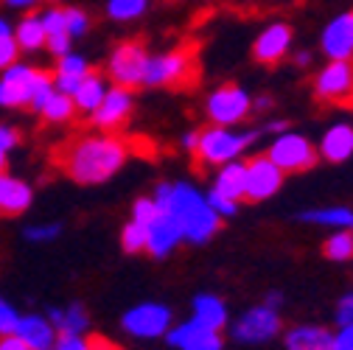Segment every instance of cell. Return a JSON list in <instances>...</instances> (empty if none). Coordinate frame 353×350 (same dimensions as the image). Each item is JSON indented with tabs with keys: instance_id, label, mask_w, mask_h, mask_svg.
<instances>
[{
	"instance_id": "obj_45",
	"label": "cell",
	"mask_w": 353,
	"mask_h": 350,
	"mask_svg": "<svg viewBox=\"0 0 353 350\" xmlns=\"http://www.w3.org/2000/svg\"><path fill=\"white\" fill-rule=\"evenodd\" d=\"M0 350H34V347L23 342L17 333H6V336H0Z\"/></svg>"
},
{
	"instance_id": "obj_10",
	"label": "cell",
	"mask_w": 353,
	"mask_h": 350,
	"mask_svg": "<svg viewBox=\"0 0 353 350\" xmlns=\"http://www.w3.org/2000/svg\"><path fill=\"white\" fill-rule=\"evenodd\" d=\"M123 331L138 336V339H157V336H165L168 328H171V309L163 302H141L135 309H129L121 320Z\"/></svg>"
},
{
	"instance_id": "obj_6",
	"label": "cell",
	"mask_w": 353,
	"mask_h": 350,
	"mask_svg": "<svg viewBox=\"0 0 353 350\" xmlns=\"http://www.w3.org/2000/svg\"><path fill=\"white\" fill-rule=\"evenodd\" d=\"M149 51L141 39H126L121 45L112 48L110 54V62H107V76L112 79V84L118 87H143V79H146V65H149Z\"/></svg>"
},
{
	"instance_id": "obj_53",
	"label": "cell",
	"mask_w": 353,
	"mask_h": 350,
	"mask_svg": "<svg viewBox=\"0 0 353 350\" xmlns=\"http://www.w3.org/2000/svg\"><path fill=\"white\" fill-rule=\"evenodd\" d=\"M6 154H9V152H3V149H0V171H6V165H9Z\"/></svg>"
},
{
	"instance_id": "obj_32",
	"label": "cell",
	"mask_w": 353,
	"mask_h": 350,
	"mask_svg": "<svg viewBox=\"0 0 353 350\" xmlns=\"http://www.w3.org/2000/svg\"><path fill=\"white\" fill-rule=\"evenodd\" d=\"M90 62H87L84 56L79 54H65L57 59V68H54V76H73V79H84L87 73H90Z\"/></svg>"
},
{
	"instance_id": "obj_16",
	"label": "cell",
	"mask_w": 353,
	"mask_h": 350,
	"mask_svg": "<svg viewBox=\"0 0 353 350\" xmlns=\"http://www.w3.org/2000/svg\"><path fill=\"white\" fill-rule=\"evenodd\" d=\"M149 227V238H146V252L154 255V258H165L174 247H180L185 238H183V227L180 222L160 207V213L152 218V222L146 225Z\"/></svg>"
},
{
	"instance_id": "obj_43",
	"label": "cell",
	"mask_w": 353,
	"mask_h": 350,
	"mask_svg": "<svg viewBox=\"0 0 353 350\" xmlns=\"http://www.w3.org/2000/svg\"><path fill=\"white\" fill-rule=\"evenodd\" d=\"M20 143V132L9 123H0V149L3 152H12L14 146Z\"/></svg>"
},
{
	"instance_id": "obj_8",
	"label": "cell",
	"mask_w": 353,
	"mask_h": 350,
	"mask_svg": "<svg viewBox=\"0 0 353 350\" xmlns=\"http://www.w3.org/2000/svg\"><path fill=\"white\" fill-rule=\"evenodd\" d=\"M267 157L283 171V174H297V171H308V168H314V163L320 160V152L317 146L297 135V132H281L275 135V141L270 143L267 149Z\"/></svg>"
},
{
	"instance_id": "obj_55",
	"label": "cell",
	"mask_w": 353,
	"mask_h": 350,
	"mask_svg": "<svg viewBox=\"0 0 353 350\" xmlns=\"http://www.w3.org/2000/svg\"><path fill=\"white\" fill-rule=\"evenodd\" d=\"M51 350H54V347H51Z\"/></svg>"
},
{
	"instance_id": "obj_31",
	"label": "cell",
	"mask_w": 353,
	"mask_h": 350,
	"mask_svg": "<svg viewBox=\"0 0 353 350\" xmlns=\"http://www.w3.org/2000/svg\"><path fill=\"white\" fill-rule=\"evenodd\" d=\"M149 6V0H110L107 3V14L118 23H129V20H135L146 12Z\"/></svg>"
},
{
	"instance_id": "obj_46",
	"label": "cell",
	"mask_w": 353,
	"mask_h": 350,
	"mask_svg": "<svg viewBox=\"0 0 353 350\" xmlns=\"http://www.w3.org/2000/svg\"><path fill=\"white\" fill-rule=\"evenodd\" d=\"M90 350H121V347L104 336H90Z\"/></svg>"
},
{
	"instance_id": "obj_3",
	"label": "cell",
	"mask_w": 353,
	"mask_h": 350,
	"mask_svg": "<svg viewBox=\"0 0 353 350\" xmlns=\"http://www.w3.org/2000/svg\"><path fill=\"white\" fill-rule=\"evenodd\" d=\"M54 90H57L54 73L14 62L12 68L3 70V76H0V107L39 112Z\"/></svg>"
},
{
	"instance_id": "obj_33",
	"label": "cell",
	"mask_w": 353,
	"mask_h": 350,
	"mask_svg": "<svg viewBox=\"0 0 353 350\" xmlns=\"http://www.w3.org/2000/svg\"><path fill=\"white\" fill-rule=\"evenodd\" d=\"M157 213H160V207H157L154 196H138L135 205H132V218H135V222H143V225H149Z\"/></svg>"
},
{
	"instance_id": "obj_4",
	"label": "cell",
	"mask_w": 353,
	"mask_h": 350,
	"mask_svg": "<svg viewBox=\"0 0 353 350\" xmlns=\"http://www.w3.org/2000/svg\"><path fill=\"white\" fill-rule=\"evenodd\" d=\"M255 141H258V129H241V132H236V129H230V126L210 123L208 129H202V132H199V146H196L194 157L205 168L208 165L222 168L225 163L239 160L241 152L250 149Z\"/></svg>"
},
{
	"instance_id": "obj_40",
	"label": "cell",
	"mask_w": 353,
	"mask_h": 350,
	"mask_svg": "<svg viewBox=\"0 0 353 350\" xmlns=\"http://www.w3.org/2000/svg\"><path fill=\"white\" fill-rule=\"evenodd\" d=\"M208 202H210V207L222 216V218H228V216H236V210H239V202H233V199H228V196H219V194H213V191H208Z\"/></svg>"
},
{
	"instance_id": "obj_23",
	"label": "cell",
	"mask_w": 353,
	"mask_h": 350,
	"mask_svg": "<svg viewBox=\"0 0 353 350\" xmlns=\"http://www.w3.org/2000/svg\"><path fill=\"white\" fill-rule=\"evenodd\" d=\"M191 314H194V320H199V322H205V325H210L216 331H222V328L230 325L228 305H225V300L219 294H208V291L196 294L191 300Z\"/></svg>"
},
{
	"instance_id": "obj_1",
	"label": "cell",
	"mask_w": 353,
	"mask_h": 350,
	"mask_svg": "<svg viewBox=\"0 0 353 350\" xmlns=\"http://www.w3.org/2000/svg\"><path fill=\"white\" fill-rule=\"evenodd\" d=\"M129 160V143L115 132L81 135L54 152V163L76 185H101L112 180Z\"/></svg>"
},
{
	"instance_id": "obj_12",
	"label": "cell",
	"mask_w": 353,
	"mask_h": 350,
	"mask_svg": "<svg viewBox=\"0 0 353 350\" xmlns=\"http://www.w3.org/2000/svg\"><path fill=\"white\" fill-rule=\"evenodd\" d=\"M283 177H286V174L267 154H255L252 160H247V191H244V199L247 202H267V199H272L281 191Z\"/></svg>"
},
{
	"instance_id": "obj_17",
	"label": "cell",
	"mask_w": 353,
	"mask_h": 350,
	"mask_svg": "<svg viewBox=\"0 0 353 350\" xmlns=\"http://www.w3.org/2000/svg\"><path fill=\"white\" fill-rule=\"evenodd\" d=\"M320 48L328 59H353V12H345L325 25Z\"/></svg>"
},
{
	"instance_id": "obj_30",
	"label": "cell",
	"mask_w": 353,
	"mask_h": 350,
	"mask_svg": "<svg viewBox=\"0 0 353 350\" xmlns=\"http://www.w3.org/2000/svg\"><path fill=\"white\" fill-rule=\"evenodd\" d=\"M323 255L328 260H350L353 258V233L350 230H336L323 241Z\"/></svg>"
},
{
	"instance_id": "obj_27",
	"label": "cell",
	"mask_w": 353,
	"mask_h": 350,
	"mask_svg": "<svg viewBox=\"0 0 353 350\" xmlns=\"http://www.w3.org/2000/svg\"><path fill=\"white\" fill-rule=\"evenodd\" d=\"M46 25H42V17L39 14H26L17 28H14V39H17V45L20 51L31 54V51H39V48H46Z\"/></svg>"
},
{
	"instance_id": "obj_42",
	"label": "cell",
	"mask_w": 353,
	"mask_h": 350,
	"mask_svg": "<svg viewBox=\"0 0 353 350\" xmlns=\"http://www.w3.org/2000/svg\"><path fill=\"white\" fill-rule=\"evenodd\" d=\"M70 34L65 31V34H51V37H46V48L59 59V56H65V54H70Z\"/></svg>"
},
{
	"instance_id": "obj_20",
	"label": "cell",
	"mask_w": 353,
	"mask_h": 350,
	"mask_svg": "<svg viewBox=\"0 0 353 350\" xmlns=\"http://www.w3.org/2000/svg\"><path fill=\"white\" fill-rule=\"evenodd\" d=\"M210 191L219 194V196H228L233 202H241L244 199V191H247V163L244 160L225 163L222 168L216 171Z\"/></svg>"
},
{
	"instance_id": "obj_15",
	"label": "cell",
	"mask_w": 353,
	"mask_h": 350,
	"mask_svg": "<svg viewBox=\"0 0 353 350\" xmlns=\"http://www.w3.org/2000/svg\"><path fill=\"white\" fill-rule=\"evenodd\" d=\"M292 39H294L292 25H286V23H272V25H267V28L258 34L255 45H252L255 62H261V65H278L281 59L289 56Z\"/></svg>"
},
{
	"instance_id": "obj_49",
	"label": "cell",
	"mask_w": 353,
	"mask_h": 350,
	"mask_svg": "<svg viewBox=\"0 0 353 350\" xmlns=\"http://www.w3.org/2000/svg\"><path fill=\"white\" fill-rule=\"evenodd\" d=\"M263 302L281 311V305H283V294H281V291H267V294H263Z\"/></svg>"
},
{
	"instance_id": "obj_24",
	"label": "cell",
	"mask_w": 353,
	"mask_h": 350,
	"mask_svg": "<svg viewBox=\"0 0 353 350\" xmlns=\"http://www.w3.org/2000/svg\"><path fill=\"white\" fill-rule=\"evenodd\" d=\"M107 81H104V76L101 73H96V70H90L87 73V79L79 84V90L70 96L73 99V104H76V110L79 112H96V107L101 104V99L107 96Z\"/></svg>"
},
{
	"instance_id": "obj_25",
	"label": "cell",
	"mask_w": 353,
	"mask_h": 350,
	"mask_svg": "<svg viewBox=\"0 0 353 350\" xmlns=\"http://www.w3.org/2000/svg\"><path fill=\"white\" fill-rule=\"evenodd\" d=\"M46 317L51 320V325L59 333H84L87 325H90V314H87V309L79 302H70L68 309H48Z\"/></svg>"
},
{
	"instance_id": "obj_19",
	"label": "cell",
	"mask_w": 353,
	"mask_h": 350,
	"mask_svg": "<svg viewBox=\"0 0 353 350\" xmlns=\"http://www.w3.org/2000/svg\"><path fill=\"white\" fill-rule=\"evenodd\" d=\"M317 152H320V157H323L325 163H334V165L350 160V157H353V126H350V123H336V126H331L328 132L323 135Z\"/></svg>"
},
{
	"instance_id": "obj_44",
	"label": "cell",
	"mask_w": 353,
	"mask_h": 350,
	"mask_svg": "<svg viewBox=\"0 0 353 350\" xmlns=\"http://www.w3.org/2000/svg\"><path fill=\"white\" fill-rule=\"evenodd\" d=\"M334 347L336 350H353V322L339 325V331L334 333Z\"/></svg>"
},
{
	"instance_id": "obj_52",
	"label": "cell",
	"mask_w": 353,
	"mask_h": 350,
	"mask_svg": "<svg viewBox=\"0 0 353 350\" xmlns=\"http://www.w3.org/2000/svg\"><path fill=\"white\" fill-rule=\"evenodd\" d=\"M6 34H14V28H12V23L6 17H0V37H6Z\"/></svg>"
},
{
	"instance_id": "obj_50",
	"label": "cell",
	"mask_w": 353,
	"mask_h": 350,
	"mask_svg": "<svg viewBox=\"0 0 353 350\" xmlns=\"http://www.w3.org/2000/svg\"><path fill=\"white\" fill-rule=\"evenodd\" d=\"M294 65L297 68H308V65H312V54H308V51H297L294 54Z\"/></svg>"
},
{
	"instance_id": "obj_9",
	"label": "cell",
	"mask_w": 353,
	"mask_h": 350,
	"mask_svg": "<svg viewBox=\"0 0 353 350\" xmlns=\"http://www.w3.org/2000/svg\"><path fill=\"white\" fill-rule=\"evenodd\" d=\"M205 112L216 126H236L252 115V99L239 84H222L208 96Z\"/></svg>"
},
{
	"instance_id": "obj_51",
	"label": "cell",
	"mask_w": 353,
	"mask_h": 350,
	"mask_svg": "<svg viewBox=\"0 0 353 350\" xmlns=\"http://www.w3.org/2000/svg\"><path fill=\"white\" fill-rule=\"evenodd\" d=\"M270 107H272L270 96H261V99H255V101H252V110H258V112H261V110H270Z\"/></svg>"
},
{
	"instance_id": "obj_48",
	"label": "cell",
	"mask_w": 353,
	"mask_h": 350,
	"mask_svg": "<svg viewBox=\"0 0 353 350\" xmlns=\"http://www.w3.org/2000/svg\"><path fill=\"white\" fill-rule=\"evenodd\" d=\"M0 3L9 6V9H23V12H28V9L37 6V0H0Z\"/></svg>"
},
{
	"instance_id": "obj_26",
	"label": "cell",
	"mask_w": 353,
	"mask_h": 350,
	"mask_svg": "<svg viewBox=\"0 0 353 350\" xmlns=\"http://www.w3.org/2000/svg\"><path fill=\"white\" fill-rule=\"evenodd\" d=\"M305 225H320V227H334V230H353V210L350 207H317L305 210L297 216Z\"/></svg>"
},
{
	"instance_id": "obj_37",
	"label": "cell",
	"mask_w": 353,
	"mask_h": 350,
	"mask_svg": "<svg viewBox=\"0 0 353 350\" xmlns=\"http://www.w3.org/2000/svg\"><path fill=\"white\" fill-rule=\"evenodd\" d=\"M17 322H20V314L12 309V305L3 297H0V336L14 333L17 331Z\"/></svg>"
},
{
	"instance_id": "obj_36",
	"label": "cell",
	"mask_w": 353,
	"mask_h": 350,
	"mask_svg": "<svg viewBox=\"0 0 353 350\" xmlns=\"http://www.w3.org/2000/svg\"><path fill=\"white\" fill-rule=\"evenodd\" d=\"M42 17V25H46V34H65L68 31V20H65V12L62 9H48L46 14H39Z\"/></svg>"
},
{
	"instance_id": "obj_41",
	"label": "cell",
	"mask_w": 353,
	"mask_h": 350,
	"mask_svg": "<svg viewBox=\"0 0 353 350\" xmlns=\"http://www.w3.org/2000/svg\"><path fill=\"white\" fill-rule=\"evenodd\" d=\"M350 322H353V289L336 300V325H350Z\"/></svg>"
},
{
	"instance_id": "obj_35",
	"label": "cell",
	"mask_w": 353,
	"mask_h": 350,
	"mask_svg": "<svg viewBox=\"0 0 353 350\" xmlns=\"http://www.w3.org/2000/svg\"><path fill=\"white\" fill-rule=\"evenodd\" d=\"M65 20H68V34L70 37H84L90 31V17L81 9H65Z\"/></svg>"
},
{
	"instance_id": "obj_47",
	"label": "cell",
	"mask_w": 353,
	"mask_h": 350,
	"mask_svg": "<svg viewBox=\"0 0 353 350\" xmlns=\"http://www.w3.org/2000/svg\"><path fill=\"white\" fill-rule=\"evenodd\" d=\"M196 146H199V132H196V129H194V132H185V135H183V149L194 154Z\"/></svg>"
},
{
	"instance_id": "obj_28",
	"label": "cell",
	"mask_w": 353,
	"mask_h": 350,
	"mask_svg": "<svg viewBox=\"0 0 353 350\" xmlns=\"http://www.w3.org/2000/svg\"><path fill=\"white\" fill-rule=\"evenodd\" d=\"M79 110H76V104H73V99L70 96H65V93H59V90H54L51 93V99L42 104V110L37 112V115H42V121L46 123H68V121H73V115H76Z\"/></svg>"
},
{
	"instance_id": "obj_2",
	"label": "cell",
	"mask_w": 353,
	"mask_h": 350,
	"mask_svg": "<svg viewBox=\"0 0 353 350\" xmlns=\"http://www.w3.org/2000/svg\"><path fill=\"white\" fill-rule=\"evenodd\" d=\"M152 196H154L157 207L168 210L176 222H180L183 238L188 244L202 247L219 233L222 216L210 207L208 194H199L194 185H188V183H160Z\"/></svg>"
},
{
	"instance_id": "obj_54",
	"label": "cell",
	"mask_w": 353,
	"mask_h": 350,
	"mask_svg": "<svg viewBox=\"0 0 353 350\" xmlns=\"http://www.w3.org/2000/svg\"><path fill=\"white\" fill-rule=\"evenodd\" d=\"M46 3H59V0H46Z\"/></svg>"
},
{
	"instance_id": "obj_39",
	"label": "cell",
	"mask_w": 353,
	"mask_h": 350,
	"mask_svg": "<svg viewBox=\"0 0 353 350\" xmlns=\"http://www.w3.org/2000/svg\"><path fill=\"white\" fill-rule=\"evenodd\" d=\"M59 233H62V225L51 222V225H37V227H28V230H26V238H28V241H54Z\"/></svg>"
},
{
	"instance_id": "obj_38",
	"label": "cell",
	"mask_w": 353,
	"mask_h": 350,
	"mask_svg": "<svg viewBox=\"0 0 353 350\" xmlns=\"http://www.w3.org/2000/svg\"><path fill=\"white\" fill-rule=\"evenodd\" d=\"M54 350H90V339L81 333H59Z\"/></svg>"
},
{
	"instance_id": "obj_34",
	"label": "cell",
	"mask_w": 353,
	"mask_h": 350,
	"mask_svg": "<svg viewBox=\"0 0 353 350\" xmlns=\"http://www.w3.org/2000/svg\"><path fill=\"white\" fill-rule=\"evenodd\" d=\"M17 54H20V45H17L14 34L0 37V73H3L6 68H12V65L17 62Z\"/></svg>"
},
{
	"instance_id": "obj_29",
	"label": "cell",
	"mask_w": 353,
	"mask_h": 350,
	"mask_svg": "<svg viewBox=\"0 0 353 350\" xmlns=\"http://www.w3.org/2000/svg\"><path fill=\"white\" fill-rule=\"evenodd\" d=\"M146 238H149V227L143 222H135V218H129L121 230V247L126 255L146 252Z\"/></svg>"
},
{
	"instance_id": "obj_18",
	"label": "cell",
	"mask_w": 353,
	"mask_h": 350,
	"mask_svg": "<svg viewBox=\"0 0 353 350\" xmlns=\"http://www.w3.org/2000/svg\"><path fill=\"white\" fill-rule=\"evenodd\" d=\"M34 202V191L28 183L9 177L6 171H0V218H12L20 216L31 207Z\"/></svg>"
},
{
	"instance_id": "obj_5",
	"label": "cell",
	"mask_w": 353,
	"mask_h": 350,
	"mask_svg": "<svg viewBox=\"0 0 353 350\" xmlns=\"http://www.w3.org/2000/svg\"><path fill=\"white\" fill-rule=\"evenodd\" d=\"M196 79V54L194 48H174L157 56H149L143 87H174L183 90Z\"/></svg>"
},
{
	"instance_id": "obj_11",
	"label": "cell",
	"mask_w": 353,
	"mask_h": 350,
	"mask_svg": "<svg viewBox=\"0 0 353 350\" xmlns=\"http://www.w3.org/2000/svg\"><path fill=\"white\" fill-rule=\"evenodd\" d=\"M314 96L328 104H342L353 96V59H328L314 76Z\"/></svg>"
},
{
	"instance_id": "obj_13",
	"label": "cell",
	"mask_w": 353,
	"mask_h": 350,
	"mask_svg": "<svg viewBox=\"0 0 353 350\" xmlns=\"http://www.w3.org/2000/svg\"><path fill=\"white\" fill-rule=\"evenodd\" d=\"M132 110H135V96H132V90L129 87L112 84L90 118L99 132H115V129H121L129 121Z\"/></svg>"
},
{
	"instance_id": "obj_14",
	"label": "cell",
	"mask_w": 353,
	"mask_h": 350,
	"mask_svg": "<svg viewBox=\"0 0 353 350\" xmlns=\"http://www.w3.org/2000/svg\"><path fill=\"white\" fill-rule=\"evenodd\" d=\"M165 342L176 350H222L225 347L222 331H216V328H210L194 317L180 322L176 328H168Z\"/></svg>"
},
{
	"instance_id": "obj_22",
	"label": "cell",
	"mask_w": 353,
	"mask_h": 350,
	"mask_svg": "<svg viewBox=\"0 0 353 350\" xmlns=\"http://www.w3.org/2000/svg\"><path fill=\"white\" fill-rule=\"evenodd\" d=\"M286 350H336L334 333L323 325H294L286 331Z\"/></svg>"
},
{
	"instance_id": "obj_21",
	"label": "cell",
	"mask_w": 353,
	"mask_h": 350,
	"mask_svg": "<svg viewBox=\"0 0 353 350\" xmlns=\"http://www.w3.org/2000/svg\"><path fill=\"white\" fill-rule=\"evenodd\" d=\"M23 342H28L34 350H51L57 344V336L59 331L51 325L48 317H39V314H26L20 317L17 322V331H14Z\"/></svg>"
},
{
	"instance_id": "obj_7",
	"label": "cell",
	"mask_w": 353,
	"mask_h": 350,
	"mask_svg": "<svg viewBox=\"0 0 353 350\" xmlns=\"http://www.w3.org/2000/svg\"><path fill=\"white\" fill-rule=\"evenodd\" d=\"M281 328H283L281 311L272 309V305H267V302H261V305L247 309L230 325V336L241 344H267L281 333Z\"/></svg>"
}]
</instances>
